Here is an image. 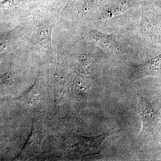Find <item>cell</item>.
<instances>
[{
  "label": "cell",
  "mask_w": 161,
  "mask_h": 161,
  "mask_svg": "<svg viewBox=\"0 0 161 161\" xmlns=\"http://www.w3.org/2000/svg\"><path fill=\"white\" fill-rule=\"evenodd\" d=\"M11 79L9 74H6V75L0 76V88L8 85L11 83Z\"/></svg>",
  "instance_id": "obj_13"
},
{
  "label": "cell",
  "mask_w": 161,
  "mask_h": 161,
  "mask_svg": "<svg viewBox=\"0 0 161 161\" xmlns=\"http://www.w3.org/2000/svg\"><path fill=\"white\" fill-rule=\"evenodd\" d=\"M161 55L148 60L145 63L130 67V80L135 81L147 76L159 77L161 75Z\"/></svg>",
  "instance_id": "obj_4"
},
{
  "label": "cell",
  "mask_w": 161,
  "mask_h": 161,
  "mask_svg": "<svg viewBox=\"0 0 161 161\" xmlns=\"http://www.w3.org/2000/svg\"><path fill=\"white\" fill-rule=\"evenodd\" d=\"M116 133V132H108L93 137L73 136L68 139L69 146L71 150L80 155H95L101 150L102 144L107 137Z\"/></svg>",
  "instance_id": "obj_3"
},
{
  "label": "cell",
  "mask_w": 161,
  "mask_h": 161,
  "mask_svg": "<svg viewBox=\"0 0 161 161\" xmlns=\"http://www.w3.org/2000/svg\"><path fill=\"white\" fill-rule=\"evenodd\" d=\"M141 30L143 34L147 35L148 36L152 38L153 36H156L158 33L156 25L147 17L145 15L142 14V21H141Z\"/></svg>",
  "instance_id": "obj_9"
},
{
  "label": "cell",
  "mask_w": 161,
  "mask_h": 161,
  "mask_svg": "<svg viewBox=\"0 0 161 161\" xmlns=\"http://www.w3.org/2000/svg\"><path fill=\"white\" fill-rule=\"evenodd\" d=\"M10 45V39L9 38L4 37L0 38V53L4 51L9 47Z\"/></svg>",
  "instance_id": "obj_12"
},
{
  "label": "cell",
  "mask_w": 161,
  "mask_h": 161,
  "mask_svg": "<svg viewBox=\"0 0 161 161\" xmlns=\"http://www.w3.org/2000/svg\"><path fill=\"white\" fill-rule=\"evenodd\" d=\"M34 28L30 47L33 51L45 58H52V32L55 24V15L37 12L34 15Z\"/></svg>",
  "instance_id": "obj_1"
},
{
  "label": "cell",
  "mask_w": 161,
  "mask_h": 161,
  "mask_svg": "<svg viewBox=\"0 0 161 161\" xmlns=\"http://www.w3.org/2000/svg\"><path fill=\"white\" fill-rule=\"evenodd\" d=\"M43 86L44 79L43 73L39 72L34 83L30 89L25 95L19 98V99L24 103L29 105H33L36 103L37 102L40 100V98L42 96L40 94H42Z\"/></svg>",
  "instance_id": "obj_7"
},
{
  "label": "cell",
  "mask_w": 161,
  "mask_h": 161,
  "mask_svg": "<svg viewBox=\"0 0 161 161\" xmlns=\"http://www.w3.org/2000/svg\"><path fill=\"white\" fill-rule=\"evenodd\" d=\"M131 7L129 0H121L112 4L105 9L100 15L99 20L105 21L123 14Z\"/></svg>",
  "instance_id": "obj_8"
},
{
  "label": "cell",
  "mask_w": 161,
  "mask_h": 161,
  "mask_svg": "<svg viewBox=\"0 0 161 161\" xmlns=\"http://www.w3.org/2000/svg\"><path fill=\"white\" fill-rule=\"evenodd\" d=\"M137 95L139 102V115L142 124V129L136 142L137 146H141L155 132L160 121V114L155 104L138 93Z\"/></svg>",
  "instance_id": "obj_2"
},
{
  "label": "cell",
  "mask_w": 161,
  "mask_h": 161,
  "mask_svg": "<svg viewBox=\"0 0 161 161\" xmlns=\"http://www.w3.org/2000/svg\"><path fill=\"white\" fill-rule=\"evenodd\" d=\"M42 126L37 121H33L30 135L23 149L18 154L19 159H25L34 155L39 150L42 139Z\"/></svg>",
  "instance_id": "obj_6"
},
{
  "label": "cell",
  "mask_w": 161,
  "mask_h": 161,
  "mask_svg": "<svg viewBox=\"0 0 161 161\" xmlns=\"http://www.w3.org/2000/svg\"><path fill=\"white\" fill-rule=\"evenodd\" d=\"M26 0H4L0 3V8L5 9H12L23 6Z\"/></svg>",
  "instance_id": "obj_10"
},
{
  "label": "cell",
  "mask_w": 161,
  "mask_h": 161,
  "mask_svg": "<svg viewBox=\"0 0 161 161\" xmlns=\"http://www.w3.org/2000/svg\"><path fill=\"white\" fill-rule=\"evenodd\" d=\"M86 34L92 43L106 51L118 53L122 51L120 43L113 35L106 34L92 29L86 30Z\"/></svg>",
  "instance_id": "obj_5"
},
{
  "label": "cell",
  "mask_w": 161,
  "mask_h": 161,
  "mask_svg": "<svg viewBox=\"0 0 161 161\" xmlns=\"http://www.w3.org/2000/svg\"><path fill=\"white\" fill-rule=\"evenodd\" d=\"M102 1V0H85L83 7V13L84 14H87L92 11Z\"/></svg>",
  "instance_id": "obj_11"
}]
</instances>
